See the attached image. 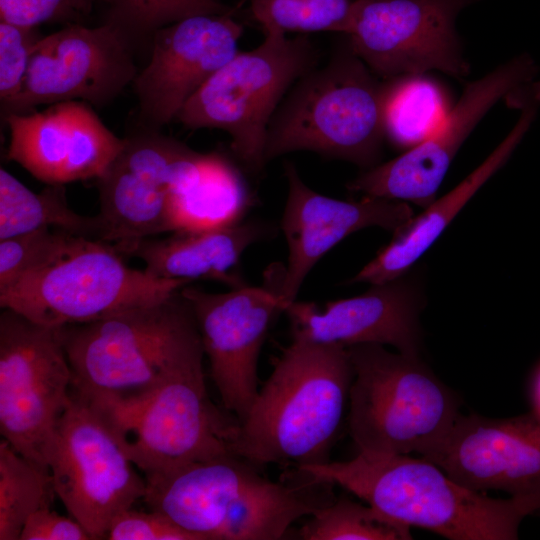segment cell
<instances>
[{"mask_svg":"<svg viewBox=\"0 0 540 540\" xmlns=\"http://www.w3.org/2000/svg\"><path fill=\"white\" fill-rule=\"evenodd\" d=\"M304 540H410V527L371 506L341 497L317 508L300 529Z\"/></svg>","mask_w":540,"mask_h":540,"instance_id":"83f0119b","label":"cell"},{"mask_svg":"<svg viewBox=\"0 0 540 540\" xmlns=\"http://www.w3.org/2000/svg\"><path fill=\"white\" fill-rule=\"evenodd\" d=\"M266 228L260 222L175 231L166 238L139 240L120 254L140 259L148 273L163 279L213 280L232 288L245 285L233 272L245 250L260 240Z\"/></svg>","mask_w":540,"mask_h":540,"instance_id":"603a6c76","label":"cell"},{"mask_svg":"<svg viewBox=\"0 0 540 540\" xmlns=\"http://www.w3.org/2000/svg\"><path fill=\"white\" fill-rule=\"evenodd\" d=\"M251 206L246 181L233 162L217 152H195L181 166L170 192L173 232L229 226Z\"/></svg>","mask_w":540,"mask_h":540,"instance_id":"cb8c5ba5","label":"cell"},{"mask_svg":"<svg viewBox=\"0 0 540 540\" xmlns=\"http://www.w3.org/2000/svg\"><path fill=\"white\" fill-rule=\"evenodd\" d=\"M181 289L150 305L61 326L72 392L91 404L125 402L203 363L200 331Z\"/></svg>","mask_w":540,"mask_h":540,"instance_id":"7a4b0ae2","label":"cell"},{"mask_svg":"<svg viewBox=\"0 0 540 540\" xmlns=\"http://www.w3.org/2000/svg\"><path fill=\"white\" fill-rule=\"evenodd\" d=\"M329 60L288 91L267 130L265 160L310 151L363 170L381 163L383 80L354 52L346 34Z\"/></svg>","mask_w":540,"mask_h":540,"instance_id":"277c9868","label":"cell"},{"mask_svg":"<svg viewBox=\"0 0 540 540\" xmlns=\"http://www.w3.org/2000/svg\"><path fill=\"white\" fill-rule=\"evenodd\" d=\"M181 291L197 321L223 407L241 421L259 392L258 360L267 332L288 305L269 282L261 287L245 284L224 293L190 284Z\"/></svg>","mask_w":540,"mask_h":540,"instance_id":"9a60e30c","label":"cell"},{"mask_svg":"<svg viewBox=\"0 0 540 540\" xmlns=\"http://www.w3.org/2000/svg\"><path fill=\"white\" fill-rule=\"evenodd\" d=\"M316 483L336 484L406 526L451 540H515L521 521L540 510V490L492 498L452 479L425 458L359 452L348 461L298 468Z\"/></svg>","mask_w":540,"mask_h":540,"instance_id":"6da1fadb","label":"cell"},{"mask_svg":"<svg viewBox=\"0 0 540 540\" xmlns=\"http://www.w3.org/2000/svg\"><path fill=\"white\" fill-rule=\"evenodd\" d=\"M406 275L373 284L362 294L327 302L290 303L287 315L292 338L349 347L357 344L391 345L398 352L418 356L420 288Z\"/></svg>","mask_w":540,"mask_h":540,"instance_id":"44dd1931","label":"cell"},{"mask_svg":"<svg viewBox=\"0 0 540 540\" xmlns=\"http://www.w3.org/2000/svg\"><path fill=\"white\" fill-rule=\"evenodd\" d=\"M284 174L288 194L281 229L288 260L277 279L268 281L287 305L297 300L316 263L343 239L369 227L395 234L414 216L413 209L402 201L374 196L344 201L320 194L303 181L292 162L284 164Z\"/></svg>","mask_w":540,"mask_h":540,"instance_id":"ac0fdd59","label":"cell"},{"mask_svg":"<svg viewBox=\"0 0 540 540\" xmlns=\"http://www.w3.org/2000/svg\"><path fill=\"white\" fill-rule=\"evenodd\" d=\"M206 1H210V2H213V3H222V2L216 1V0H206Z\"/></svg>","mask_w":540,"mask_h":540,"instance_id":"8d00e7d4","label":"cell"},{"mask_svg":"<svg viewBox=\"0 0 540 540\" xmlns=\"http://www.w3.org/2000/svg\"><path fill=\"white\" fill-rule=\"evenodd\" d=\"M130 34L109 19L96 27L70 23L42 36L33 48L20 91L1 104L2 115L73 100L99 107L108 104L139 72Z\"/></svg>","mask_w":540,"mask_h":540,"instance_id":"4fadbf2b","label":"cell"},{"mask_svg":"<svg viewBox=\"0 0 540 540\" xmlns=\"http://www.w3.org/2000/svg\"><path fill=\"white\" fill-rule=\"evenodd\" d=\"M235 455L194 462L146 480L150 510L200 540H277L319 504L303 487L273 482Z\"/></svg>","mask_w":540,"mask_h":540,"instance_id":"5b68a950","label":"cell"},{"mask_svg":"<svg viewBox=\"0 0 540 540\" xmlns=\"http://www.w3.org/2000/svg\"><path fill=\"white\" fill-rule=\"evenodd\" d=\"M7 158L46 185L99 178L124 146L92 106L73 100L4 117Z\"/></svg>","mask_w":540,"mask_h":540,"instance_id":"d6986e66","label":"cell"},{"mask_svg":"<svg viewBox=\"0 0 540 540\" xmlns=\"http://www.w3.org/2000/svg\"><path fill=\"white\" fill-rule=\"evenodd\" d=\"M42 36L37 27L0 21V99L6 103L25 81L35 44Z\"/></svg>","mask_w":540,"mask_h":540,"instance_id":"1f68e13d","label":"cell"},{"mask_svg":"<svg viewBox=\"0 0 540 540\" xmlns=\"http://www.w3.org/2000/svg\"><path fill=\"white\" fill-rule=\"evenodd\" d=\"M110 20L130 33H154L157 29L196 14L224 13L233 8L206 0H104Z\"/></svg>","mask_w":540,"mask_h":540,"instance_id":"f546056e","label":"cell"},{"mask_svg":"<svg viewBox=\"0 0 540 540\" xmlns=\"http://www.w3.org/2000/svg\"><path fill=\"white\" fill-rule=\"evenodd\" d=\"M224 13L196 14L153 33L148 64L132 85L139 116L151 129L175 120L186 102L238 52L244 26Z\"/></svg>","mask_w":540,"mask_h":540,"instance_id":"e0dca14e","label":"cell"},{"mask_svg":"<svg viewBox=\"0 0 540 540\" xmlns=\"http://www.w3.org/2000/svg\"><path fill=\"white\" fill-rule=\"evenodd\" d=\"M320 51L307 36L265 34L249 51H239L182 107L176 121L189 129H220L237 159L250 172L267 164L269 123L282 100L319 65Z\"/></svg>","mask_w":540,"mask_h":540,"instance_id":"ba28073f","label":"cell"},{"mask_svg":"<svg viewBox=\"0 0 540 540\" xmlns=\"http://www.w3.org/2000/svg\"><path fill=\"white\" fill-rule=\"evenodd\" d=\"M538 67L527 53L467 83L438 129L398 157L363 170L349 181L353 193L427 207L461 146L486 114L517 89L533 82Z\"/></svg>","mask_w":540,"mask_h":540,"instance_id":"5bb4252c","label":"cell"},{"mask_svg":"<svg viewBox=\"0 0 540 540\" xmlns=\"http://www.w3.org/2000/svg\"><path fill=\"white\" fill-rule=\"evenodd\" d=\"M56 495L49 468L0 441V540H20L28 518L51 507Z\"/></svg>","mask_w":540,"mask_h":540,"instance_id":"4316f807","label":"cell"},{"mask_svg":"<svg viewBox=\"0 0 540 540\" xmlns=\"http://www.w3.org/2000/svg\"><path fill=\"white\" fill-rule=\"evenodd\" d=\"M216 1H220V2H222L221 0H216Z\"/></svg>","mask_w":540,"mask_h":540,"instance_id":"74e56055","label":"cell"},{"mask_svg":"<svg viewBox=\"0 0 540 540\" xmlns=\"http://www.w3.org/2000/svg\"><path fill=\"white\" fill-rule=\"evenodd\" d=\"M101 1H104V0H101Z\"/></svg>","mask_w":540,"mask_h":540,"instance_id":"f35d334b","label":"cell"},{"mask_svg":"<svg viewBox=\"0 0 540 540\" xmlns=\"http://www.w3.org/2000/svg\"><path fill=\"white\" fill-rule=\"evenodd\" d=\"M51 228L100 240L98 216L76 213L68 204L64 185H47L40 192L0 169V240Z\"/></svg>","mask_w":540,"mask_h":540,"instance_id":"484cf974","label":"cell"},{"mask_svg":"<svg viewBox=\"0 0 540 540\" xmlns=\"http://www.w3.org/2000/svg\"><path fill=\"white\" fill-rule=\"evenodd\" d=\"M109 540H200L167 516L150 510L129 508L114 518L107 531Z\"/></svg>","mask_w":540,"mask_h":540,"instance_id":"836d02e7","label":"cell"},{"mask_svg":"<svg viewBox=\"0 0 540 540\" xmlns=\"http://www.w3.org/2000/svg\"><path fill=\"white\" fill-rule=\"evenodd\" d=\"M263 34L333 32L347 34L353 0H248Z\"/></svg>","mask_w":540,"mask_h":540,"instance_id":"f1b7e54d","label":"cell"},{"mask_svg":"<svg viewBox=\"0 0 540 540\" xmlns=\"http://www.w3.org/2000/svg\"><path fill=\"white\" fill-rule=\"evenodd\" d=\"M190 283L131 268L113 245L71 235L50 259L0 290V306L61 327L153 304Z\"/></svg>","mask_w":540,"mask_h":540,"instance_id":"52a82bcc","label":"cell"},{"mask_svg":"<svg viewBox=\"0 0 540 540\" xmlns=\"http://www.w3.org/2000/svg\"><path fill=\"white\" fill-rule=\"evenodd\" d=\"M80 522L53 511L51 507L34 512L26 521L20 540H90Z\"/></svg>","mask_w":540,"mask_h":540,"instance_id":"e575fe53","label":"cell"},{"mask_svg":"<svg viewBox=\"0 0 540 540\" xmlns=\"http://www.w3.org/2000/svg\"><path fill=\"white\" fill-rule=\"evenodd\" d=\"M453 104L448 88L430 72L383 80L386 141L403 151L422 143L438 129Z\"/></svg>","mask_w":540,"mask_h":540,"instance_id":"d4e9b609","label":"cell"},{"mask_svg":"<svg viewBox=\"0 0 540 540\" xmlns=\"http://www.w3.org/2000/svg\"><path fill=\"white\" fill-rule=\"evenodd\" d=\"M97 0H0V17L25 27L47 22L78 23L88 15Z\"/></svg>","mask_w":540,"mask_h":540,"instance_id":"d6a6232c","label":"cell"},{"mask_svg":"<svg viewBox=\"0 0 540 540\" xmlns=\"http://www.w3.org/2000/svg\"><path fill=\"white\" fill-rule=\"evenodd\" d=\"M195 152L157 129L125 137L121 151L97 178L100 240L120 253L139 240L172 233V184Z\"/></svg>","mask_w":540,"mask_h":540,"instance_id":"2e32d148","label":"cell"},{"mask_svg":"<svg viewBox=\"0 0 540 540\" xmlns=\"http://www.w3.org/2000/svg\"><path fill=\"white\" fill-rule=\"evenodd\" d=\"M511 107L520 109L519 118L484 161L451 191L435 199L420 215L413 216L401 230L393 234V240L348 284H380L407 274L466 203L507 163L538 114L540 83L524 89L515 97Z\"/></svg>","mask_w":540,"mask_h":540,"instance_id":"7402d4cb","label":"cell"},{"mask_svg":"<svg viewBox=\"0 0 540 540\" xmlns=\"http://www.w3.org/2000/svg\"><path fill=\"white\" fill-rule=\"evenodd\" d=\"M533 404H534V413L540 416V369L538 370L534 384H533Z\"/></svg>","mask_w":540,"mask_h":540,"instance_id":"d590c367","label":"cell"},{"mask_svg":"<svg viewBox=\"0 0 540 540\" xmlns=\"http://www.w3.org/2000/svg\"><path fill=\"white\" fill-rule=\"evenodd\" d=\"M480 1L353 0L346 35L381 80L431 71L463 80L470 65L457 20Z\"/></svg>","mask_w":540,"mask_h":540,"instance_id":"7c38bea8","label":"cell"},{"mask_svg":"<svg viewBox=\"0 0 540 540\" xmlns=\"http://www.w3.org/2000/svg\"><path fill=\"white\" fill-rule=\"evenodd\" d=\"M1 309L0 433L18 453L48 468L47 447L71 401L73 378L60 327Z\"/></svg>","mask_w":540,"mask_h":540,"instance_id":"8fae6325","label":"cell"},{"mask_svg":"<svg viewBox=\"0 0 540 540\" xmlns=\"http://www.w3.org/2000/svg\"><path fill=\"white\" fill-rule=\"evenodd\" d=\"M421 456L473 490L511 495L539 491L540 416L459 414L445 436Z\"/></svg>","mask_w":540,"mask_h":540,"instance_id":"ffe728a7","label":"cell"},{"mask_svg":"<svg viewBox=\"0 0 540 540\" xmlns=\"http://www.w3.org/2000/svg\"><path fill=\"white\" fill-rule=\"evenodd\" d=\"M353 376L346 347L292 338L239 421L234 454L254 466L329 461Z\"/></svg>","mask_w":540,"mask_h":540,"instance_id":"3957f363","label":"cell"},{"mask_svg":"<svg viewBox=\"0 0 540 540\" xmlns=\"http://www.w3.org/2000/svg\"><path fill=\"white\" fill-rule=\"evenodd\" d=\"M71 235L43 228L0 240V290L50 259Z\"/></svg>","mask_w":540,"mask_h":540,"instance_id":"4dcf8cb0","label":"cell"},{"mask_svg":"<svg viewBox=\"0 0 540 540\" xmlns=\"http://www.w3.org/2000/svg\"><path fill=\"white\" fill-rule=\"evenodd\" d=\"M89 404L112 427L145 479L194 462L235 455L239 420L211 402L203 363L178 373L142 397Z\"/></svg>","mask_w":540,"mask_h":540,"instance_id":"9c48e42d","label":"cell"},{"mask_svg":"<svg viewBox=\"0 0 540 540\" xmlns=\"http://www.w3.org/2000/svg\"><path fill=\"white\" fill-rule=\"evenodd\" d=\"M56 495L94 539L146 493L145 477L106 419L71 390L46 451Z\"/></svg>","mask_w":540,"mask_h":540,"instance_id":"30bf717a","label":"cell"},{"mask_svg":"<svg viewBox=\"0 0 540 540\" xmlns=\"http://www.w3.org/2000/svg\"><path fill=\"white\" fill-rule=\"evenodd\" d=\"M353 367L348 427L359 452L422 455L458 417L455 395L419 356L380 344L346 347Z\"/></svg>","mask_w":540,"mask_h":540,"instance_id":"8992f818","label":"cell"}]
</instances>
